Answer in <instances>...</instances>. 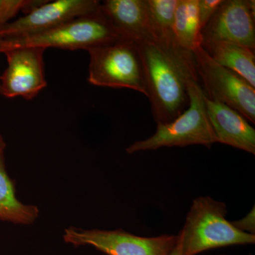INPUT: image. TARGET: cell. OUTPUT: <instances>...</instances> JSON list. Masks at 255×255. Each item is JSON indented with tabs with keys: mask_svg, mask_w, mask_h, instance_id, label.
Returning a JSON list of instances; mask_svg holds the SVG:
<instances>
[{
	"mask_svg": "<svg viewBox=\"0 0 255 255\" xmlns=\"http://www.w3.org/2000/svg\"><path fill=\"white\" fill-rule=\"evenodd\" d=\"M136 44L154 119L157 124L172 122L189 107L188 82L198 78L193 53L174 38Z\"/></svg>",
	"mask_w": 255,
	"mask_h": 255,
	"instance_id": "obj_1",
	"label": "cell"
},
{
	"mask_svg": "<svg viewBox=\"0 0 255 255\" xmlns=\"http://www.w3.org/2000/svg\"><path fill=\"white\" fill-rule=\"evenodd\" d=\"M227 207L210 196L193 201L179 235L184 255H196L216 248L255 243V236L243 233L226 219Z\"/></svg>",
	"mask_w": 255,
	"mask_h": 255,
	"instance_id": "obj_2",
	"label": "cell"
},
{
	"mask_svg": "<svg viewBox=\"0 0 255 255\" xmlns=\"http://www.w3.org/2000/svg\"><path fill=\"white\" fill-rule=\"evenodd\" d=\"M199 82V78L188 82L189 105L187 110L172 122L157 124V130L152 136L129 145L127 153L164 147L201 145L210 147L217 142L206 112L205 95Z\"/></svg>",
	"mask_w": 255,
	"mask_h": 255,
	"instance_id": "obj_3",
	"label": "cell"
},
{
	"mask_svg": "<svg viewBox=\"0 0 255 255\" xmlns=\"http://www.w3.org/2000/svg\"><path fill=\"white\" fill-rule=\"evenodd\" d=\"M124 39L110 21L98 11L73 18L47 31L29 36L0 39V53L18 47L87 50Z\"/></svg>",
	"mask_w": 255,
	"mask_h": 255,
	"instance_id": "obj_4",
	"label": "cell"
},
{
	"mask_svg": "<svg viewBox=\"0 0 255 255\" xmlns=\"http://www.w3.org/2000/svg\"><path fill=\"white\" fill-rule=\"evenodd\" d=\"M88 82L92 85L135 90L147 97L136 42L122 39L87 50Z\"/></svg>",
	"mask_w": 255,
	"mask_h": 255,
	"instance_id": "obj_5",
	"label": "cell"
},
{
	"mask_svg": "<svg viewBox=\"0 0 255 255\" xmlns=\"http://www.w3.org/2000/svg\"><path fill=\"white\" fill-rule=\"evenodd\" d=\"M192 53L206 97L231 107L255 124V88L237 73L214 61L202 47Z\"/></svg>",
	"mask_w": 255,
	"mask_h": 255,
	"instance_id": "obj_6",
	"label": "cell"
},
{
	"mask_svg": "<svg viewBox=\"0 0 255 255\" xmlns=\"http://www.w3.org/2000/svg\"><path fill=\"white\" fill-rule=\"evenodd\" d=\"M64 241L75 247L92 246L107 255H170L178 236L140 237L124 230L102 231L66 228L63 236Z\"/></svg>",
	"mask_w": 255,
	"mask_h": 255,
	"instance_id": "obj_7",
	"label": "cell"
},
{
	"mask_svg": "<svg viewBox=\"0 0 255 255\" xmlns=\"http://www.w3.org/2000/svg\"><path fill=\"white\" fill-rule=\"evenodd\" d=\"M97 0L43 1L24 16L0 26V39L29 36L56 27L70 21L95 13L100 9Z\"/></svg>",
	"mask_w": 255,
	"mask_h": 255,
	"instance_id": "obj_8",
	"label": "cell"
},
{
	"mask_svg": "<svg viewBox=\"0 0 255 255\" xmlns=\"http://www.w3.org/2000/svg\"><path fill=\"white\" fill-rule=\"evenodd\" d=\"M45 50L38 47H18L4 52L7 67L0 78L2 95L31 100L47 86Z\"/></svg>",
	"mask_w": 255,
	"mask_h": 255,
	"instance_id": "obj_9",
	"label": "cell"
},
{
	"mask_svg": "<svg viewBox=\"0 0 255 255\" xmlns=\"http://www.w3.org/2000/svg\"><path fill=\"white\" fill-rule=\"evenodd\" d=\"M255 19L249 0H223L201 31V38L234 43L255 51Z\"/></svg>",
	"mask_w": 255,
	"mask_h": 255,
	"instance_id": "obj_10",
	"label": "cell"
},
{
	"mask_svg": "<svg viewBox=\"0 0 255 255\" xmlns=\"http://www.w3.org/2000/svg\"><path fill=\"white\" fill-rule=\"evenodd\" d=\"M205 103L216 141L255 155V130L248 121L237 111L206 96Z\"/></svg>",
	"mask_w": 255,
	"mask_h": 255,
	"instance_id": "obj_11",
	"label": "cell"
},
{
	"mask_svg": "<svg viewBox=\"0 0 255 255\" xmlns=\"http://www.w3.org/2000/svg\"><path fill=\"white\" fill-rule=\"evenodd\" d=\"M100 11L124 39L152 40L146 0H107Z\"/></svg>",
	"mask_w": 255,
	"mask_h": 255,
	"instance_id": "obj_12",
	"label": "cell"
},
{
	"mask_svg": "<svg viewBox=\"0 0 255 255\" xmlns=\"http://www.w3.org/2000/svg\"><path fill=\"white\" fill-rule=\"evenodd\" d=\"M201 46L214 61L237 73L255 88L254 50L234 43L208 40H202Z\"/></svg>",
	"mask_w": 255,
	"mask_h": 255,
	"instance_id": "obj_13",
	"label": "cell"
},
{
	"mask_svg": "<svg viewBox=\"0 0 255 255\" xmlns=\"http://www.w3.org/2000/svg\"><path fill=\"white\" fill-rule=\"evenodd\" d=\"M38 216L37 206L26 205L16 198L14 183L5 167L4 150L0 151V221L28 226Z\"/></svg>",
	"mask_w": 255,
	"mask_h": 255,
	"instance_id": "obj_14",
	"label": "cell"
},
{
	"mask_svg": "<svg viewBox=\"0 0 255 255\" xmlns=\"http://www.w3.org/2000/svg\"><path fill=\"white\" fill-rule=\"evenodd\" d=\"M198 2L199 0H179L172 28L177 44L191 53L202 41Z\"/></svg>",
	"mask_w": 255,
	"mask_h": 255,
	"instance_id": "obj_15",
	"label": "cell"
},
{
	"mask_svg": "<svg viewBox=\"0 0 255 255\" xmlns=\"http://www.w3.org/2000/svg\"><path fill=\"white\" fill-rule=\"evenodd\" d=\"M179 0H146L152 40L174 37L173 23Z\"/></svg>",
	"mask_w": 255,
	"mask_h": 255,
	"instance_id": "obj_16",
	"label": "cell"
},
{
	"mask_svg": "<svg viewBox=\"0 0 255 255\" xmlns=\"http://www.w3.org/2000/svg\"><path fill=\"white\" fill-rule=\"evenodd\" d=\"M43 1L41 0H0V26L7 23L20 11L28 12Z\"/></svg>",
	"mask_w": 255,
	"mask_h": 255,
	"instance_id": "obj_17",
	"label": "cell"
},
{
	"mask_svg": "<svg viewBox=\"0 0 255 255\" xmlns=\"http://www.w3.org/2000/svg\"><path fill=\"white\" fill-rule=\"evenodd\" d=\"M223 0H199L198 12L201 32L214 16Z\"/></svg>",
	"mask_w": 255,
	"mask_h": 255,
	"instance_id": "obj_18",
	"label": "cell"
},
{
	"mask_svg": "<svg viewBox=\"0 0 255 255\" xmlns=\"http://www.w3.org/2000/svg\"><path fill=\"white\" fill-rule=\"evenodd\" d=\"M234 227L243 233L255 235V206L243 219L231 222Z\"/></svg>",
	"mask_w": 255,
	"mask_h": 255,
	"instance_id": "obj_19",
	"label": "cell"
},
{
	"mask_svg": "<svg viewBox=\"0 0 255 255\" xmlns=\"http://www.w3.org/2000/svg\"><path fill=\"white\" fill-rule=\"evenodd\" d=\"M178 239L177 245H176L175 248L171 253L170 255H184V253L182 251V243H181V238L179 235H178Z\"/></svg>",
	"mask_w": 255,
	"mask_h": 255,
	"instance_id": "obj_20",
	"label": "cell"
},
{
	"mask_svg": "<svg viewBox=\"0 0 255 255\" xmlns=\"http://www.w3.org/2000/svg\"><path fill=\"white\" fill-rule=\"evenodd\" d=\"M5 147H6V143H5L4 139L0 134V151L4 150Z\"/></svg>",
	"mask_w": 255,
	"mask_h": 255,
	"instance_id": "obj_21",
	"label": "cell"
},
{
	"mask_svg": "<svg viewBox=\"0 0 255 255\" xmlns=\"http://www.w3.org/2000/svg\"><path fill=\"white\" fill-rule=\"evenodd\" d=\"M0 95H2V91H1V84H0Z\"/></svg>",
	"mask_w": 255,
	"mask_h": 255,
	"instance_id": "obj_22",
	"label": "cell"
},
{
	"mask_svg": "<svg viewBox=\"0 0 255 255\" xmlns=\"http://www.w3.org/2000/svg\"></svg>",
	"mask_w": 255,
	"mask_h": 255,
	"instance_id": "obj_23",
	"label": "cell"
}]
</instances>
